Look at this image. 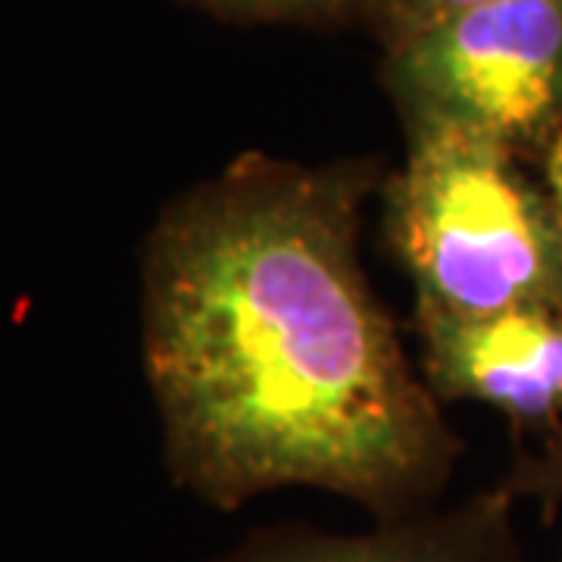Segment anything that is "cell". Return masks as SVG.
Instances as JSON below:
<instances>
[{
    "mask_svg": "<svg viewBox=\"0 0 562 562\" xmlns=\"http://www.w3.org/2000/svg\"><path fill=\"white\" fill-rule=\"evenodd\" d=\"M513 501L541 503L543 522H553L562 503V422L553 425L535 457H516L513 469L497 482Z\"/></svg>",
    "mask_w": 562,
    "mask_h": 562,
    "instance_id": "8",
    "label": "cell"
},
{
    "mask_svg": "<svg viewBox=\"0 0 562 562\" xmlns=\"http://www.w3.org/2000/svg\"><path fill=\"white\" fill-rule=\"evenodd\" d=\"M210 562H525L516 501L501 484L450 509L375 522L360 535L266 525Z\"/></svg>",
    "mask_w": 562,
    "mask_h": 562,
    "instance_id": "5",
    "label": "cell"
},
{
    "mask_svg": "<svg viewBox=\"0 0 562 562\" xmlns=\"http://www.w3.org/2000/svg\"><path fill=\"white\" fill-rule=\"evenodd\" d=\"M543 191H547V198L553 203V210H557V220H560L562 228V135L547 150H543Z\"/></svg>",
    "mask_w": 562,
    "mask_h": 562,
    "instance_id": "9",
    "label": "cell"
},
{
    "mask_svg": "<svg viewBox=\"0 0 562 562\" xmlns=\"http://www.w3.org/2000/svg\"><path fill=\"white\" fill-rule=\"evenodd\" d=\"M232 25L338 29L360 22V0H179Z\"/></svg>",
    "mask_w": 562,
    "mask_h": 562,
    "instance_id": "6",
    "label": "cell"
},
{
    "mask_svg": "<svg viewBox=\"0 0 562 562\" xmlns=\"http://www.w3.org/2000/svg\"><path fill=\"white\" fill-rule=\"evenodd\" d=\"M422 379L438 401H472L516 428L562 422V303L457 316L416 306Z\"/></svg>",
    "mask_w": 562,
    "mask_h": 562,
    "instance_id": "4",
    "label": "cell"
},
{
    "mask_svg": "<svg viewBox=\"0 0 562 562\" xmlns=\"http://www.w3.org/2000/svg\"><path fill=\"white\" fill-rule=\"evenodd\" d=\"M560 562H562V550H560Z\"/></svg>",
    "mask_w": 562,
    "mask_h": 562,
    "instance_id": "10",
    "label": "cell"
},
{
    "mask_svg": "<svg viewBox=\"0 0 562 562\" xmlns=\"http://www.w3.org/2000/svg\"><path fill=\"white\" fill-rule=\"evenodd\" d=\"M484 3L494 0H360V25H369L384 50H391L425 29Z\"/></svg>",
    "mask_w": 562,
    "mask_h": 562,
    "instance_id": "7",
    "label": "cell"
},
{
    "mask_svg": "<svg viewBox=\"0 0 562 562\" xmlns=\"http://www.w3.org/2000/svg\"><path fill=\"white\" fill-rule=\"evenodd\" d=\"M384 162L247 150L140 250V357L172 482L235 513L316 487L375 522L438 509L462 441L360 257Z\"/></svg>",
    "mask_w": 562,
    "mask_h": 562,
    "instance_id": "1",
    "label": "cell"
},
{
    "mask_svg": "<svg viewBox=\"0 0 562 562\" xmlns=\"http://www.w3.org/2000/svg\"><path fill=\"white\" fill-rule=\"evenodd\" d=\"M384 179V235L416 306L484 316L562 303V228L519 157L462 132L406 135Z\"/></svg>",
    "mask_w": 562,
    "mask_h": 562,
    "instance_id": "2",
    "label": "cell"
},
{
    "mask_svg": "<svg viewBox=\"0 0 562 562\" xmlns=\"http://www.w3.org/2000/svg\"><path fill=\"white\" fill-rule=\"evenodd\" d=\"M406 135L462 132L513 157L562 135V0H494L384 50Z\"/></svg>",
    "mask_w": 562,
    "mask_h": 562,
    "instance_id": "3",
    "label": "cell"
}]
</instances>
